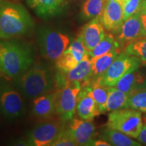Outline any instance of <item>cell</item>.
I'll return each mask as SVG.
<instances>
[{
	"instance_id": "cell-1",
	"label": "cell",
	"mask_w": 146,
	"mask_h": 146,
	"mask_svg": "<svg viewBox=\"0 0 146 146\" xmlns=\"http://www.w3.org/2000/svg\"><path fill=\"white\" fill-rule=\"evenodd\" d=\"M34 62L30 45L16 40L0 41V73L14 78L27 70Z\"/></svg>"
},
{
	"instance_id": "cell-2",
	"label": "cell",
	"mask_w": 146,
	"mask_h": 146,
	"mask_svg": "<svg viewBox=\"0 0 146 146\" xmlns=\"http://www.w3.org/2000/svg\"><path fill=\"white\" fill-rule=\"evenodd\" d=\"M34 21L21 3L0 0V39H9L29 33Z\"/></svg>"
},
{
	"instance_id": "cell-3",
	"label": "cell",
	"mask_w": 146,
	"mask_h": 146,
	"mask_svg": "<svg viewBox=\"0 0 146 146\" xmlns=\"http://www.w3.org/2000/svg\"><path fill=\"white\" fill-rule=\"evenodd\" d=\"M54 78L50 69L41 62L31 65L21 79L24 92L30 98H37L50 93L54 85Z\"/></svg>"
},
{
	"instance_id": "cell-4",
	"label": "cell",
	"mask_w": 146,
	"mask_h": 146,
	"mask_svg": "<svg viewBox=\"0 0 146 146\" xmlns=\"http://www.w3.org/2000/svg\"><path fill=\"white\" fill-rule=\"evenodd\" d=\"M106 126L109 129L136 139L143 127L142 114L129 108L112 111L108 115Z\"/></svg>"
},
{
	"instance_id": "cell-5",
	"label": "cell",
	"mask_w": 146,
	"mask_h": 146,
	"mask_svg": "<svg viewBox=\"0 0 146 146\" xmlns=\"http://www.w3.org/2000/svg\"><path fill=\"white\" fill-rule=\"evenodd\" d=\"M37 40L40 53L49 60H57L70 43V38L67 35L47 27L39 29Z\"/></svg>"
},
{
	"instance_id": "cell-6",
	"label": "cell",
	"mask_w": 146,
	"mask_h": 146,
	"mask_svg": "<svg viewBox=\"0 0 146 146\" xmlns=\"http://www.w3.org/2000/svg\"><path fill=\"white\" fill-rule=\"evenodd\" d=\"M141 64L142 62L139 58L126 53H120L104 74L91 84H98L105 87H114L125 74L139 69Z\"/></svg>"
},
{
	"instance_id": "cell-7",
	"label": "cell",
	"mask_w": 146,
	"mask_h": 146,
	"mask_svg": "<svg viewBox=\"0 0 146 146\" xmlns=\"http://www.w3.org/2000/svg\"><path fill=\"white\" fill-rule=\"evenodd\" d=\"M65 128V122L58 116H51L42 119L41 123L38 124L29 134V145H50Z\"/></svg>"
},
{
	"instance_id": "cell-8",
	"label": "cell",
	"mask_w": 146,
	"mask_h": 146,
	"mask_svg": "<svg viewBox=\"0 0 146 146\" xmlns=\"http://www.w3.org/2000/svg\"><path fill=\"white\" fill-rule=\"evenodd\" d=\"M81 89L80 81L66 83L62 89L58 90L56 114L65 123L72 120L76 112L78 95Z\"/></svg>"
},
{
	"instance_id": "cell-9",
	"label": "cell",
	"mask_w": 146,
	"mask_h": 146,
	"mask_svg": "<svg viewBox=\"0 0 146 146\" xmlns=\"http://www.w3.org/2000/svg\"><path fill=\"white\" fill-rule=\"evenodd\" d=\"M23 100L17 91L8 85L0 88V110L5 117H18L23 112Z\"/></svg>"
},
{
	"instance_id": "cell-10",
	"label": "cell",
	"mask_w": 146,
	"mask_h": 146,
	"mask_svg": "<svg viewBox=\"0 0 146 146\" xmlns=\"http://www.w3.org/2000/svg\"><path fill=\"white\" fill-rule=\"evenodd\" d=\"M101 18L105 29L114 33H119L125 22L123 6L116 0H106Z\"/></svg>"
},
{
	"instance_id": "cell-11",
	"label": "cell",
	"mask_w": 146,
	"mask_h": 146,
	"mask_svg": "<svg viewBox=\"0 0 146 146\" xmlns=\"http://www.w3.org/2000/svg\"><path fill=\"white\" fill-rule=\"evenodd\" d=\"M104 27L102 22L101 16L95 18L85 25L81 29L79 36L87 52L95 48L105 36Z\"/></svg>"
},
{
	"instance_id": "cell-12",
	"label": "cell",
	"mask_w": 146,
	"mask_h": 146,
	"mask_svg": "<svg viewBox=\"0 0 146 146\" xmlns=\"http://www.w3.org/2000/svg\"><path fill=\"white\" fill-rule=\"evenodd\" d=\"M69 129L78 145H93L96 136V127L91 120L72 118Z\"/></svg>"
},
{
	"instance_id": "cell-13",
	"label": "cell",
	"mask_w": 146,
	"mask_h": 146,
	"mask_svg": "<svg viewBox=\"0 0 146 146\" xmlns=\"http://www.w3.org/2000/svg\"><path fill=\"white\" fill-rule=\"evenodd\" d=\"M144 36H146V35L142 25L140 12H139L124 22L118 39L122 43H129Z\"/></svg>"
},
{
	"instance_id": "cell-14",
	"label": "cell",
	"mask_w": 146,
	"mask_h": 146,
	"mask_svg": "<svg viewBox=\"0 0 146 146\" xmlns=\"http://www.w3.org/2000/svg\"><path fill=\"white\" fill-rule=\"evenodd\" d=\"M76 112L81 119L91 121L96 116L101 114L94 99L89 94L88 89L85 86H81L78 95Z\"/></svg>"
},
{
	"instance_id": "cell-15",
	"label": "cell",
	"mask_w": 146,
	"mask_h": 146,
	"mask_svg": "<svg viewBox=\"0 0 146 146\" xmlns=\"http://www.w3.org/2000/svg\"><path fill=\"white\" fill-rule=\"evenodd\" d=\"M58 90L43 96L37 97L33 101V112L39 119L51 117L56 114Z\"/></svg>"
},
{
	"instance_id": "cell-16",
	"label": "cell",
	"mask_w": 146,
	"mask_h": 146,
	"mask_svg": "<svg viewBox=\"0 0 146 146\" xmlns=\"http://www.w3.org/2000/svg\"><path fill=\"white\" fill-rule=\"evenodd\" d=\"M89 53L85 54L84 57L81 62L72 70L68 72L64 73L65 76L62 75V79L63 83H66L70 81H87L89 80L92 75V62L89 58Z\"/></svg>"
},
{
	"instance_id": "cell-17",
	"label": "cell",
	"mask_w": 146,
	"mask_h": 146,
	"mask_svg": "<svg viewBox=\"0 0 146 146\" xmlns=\"http://www.w3.org/2000/svg\"><path fill=\"white\" fill-rule=\"evenodd\" d=\"M29 6L40 17L48 18L58 15L62 10L59 0H27Z\"/></svg>"
},
{
	"instance_id": "cell-18",
	"label": "cell",
	"mask_w": 146,
	"mask_h": 146,
	"mask_svg": "<svg viewBox=\"0 0 146 146\" xmlns=\"http://www.w3.org/2000/svg\"><path fill=\"white\" fill-rule=\"evenodd\" d=\"M120 54L118 49H116L99 57L91 58L92 62V75L90 79L87 81L88 83H94L103 75Z\"/></svg>"
},
{
	"instance_id": "cell-19",
	"label": "cell",
	"mask_w": 146,
	"mask_h": 146,
	"mask_svg": "<svg viewBox=\"0 0 146 146\" xmlns=\"http://www.w3.org/2000/svg\"><path fill=\"white\" fill-rule=\"evenodd\" d=\"M146 86V79L138 69L127 73L122 77L114 87L127 94Z\"/></svg>"
},
{
	"instance_id": "cell-20",
	"label": "cell",
	"mask_w": 146,
	"mask_h": 146,
	"mask_svg": "<svg viewBox=\"0 0 146 146\" xmlns=\"http://www.w3.org/2000/svg\"><path fill=\"white\" fill-rule=\"evenodd\" d=\"M108 97L106 105V112L129 108V94L116 87H108Z\"/></svg>"
},
{
	"instance_id": "cell-21",
	"label": "cell",
	"mask_w": 146,
	"mask_h": 146,
	"mask_svg": "<svg viewBox=\"0 0 146 146\" xmlns=\"http://www.w3.org/2000/svg\"><path fill=\"white\" fill-rule=\"evenodd\" d=\"M102 139L114 146H141L142 144L131 139V137L114 129L106 128L102 133Z\"/></svg>"
},
{
	"instance_id": "cell-22",
	"label": "cell",
	"mask_w": 146,
	"mask_h": 146,
	"mask_svg": "<svg viewBox=\"0 0 146 146\" xmlns=\"http://www.w3.org/2000/svg\"><path fill=\"white\" fill-rule=\"evenodd\" d=\"M88 89L89 94L96 102L100 114L106 112V105L108 97V87L101 86L98 84H89V85H81Z\"/></svg>"
},
{
	"instance_id": "cell-23",
	"label": "cell",
	"mask_w": 146,
	"mask_h": 146,
	"mask_svg": "<svg viewBox=\"0 0 146 146\" xmlns=\"http://www.w3.org/2000/svg\"><path fill=\"white\" fill-rule=\"evenodd\" d=\"M106 1L104 0H86L82 5L81 16L84 20L93 19L101 16Z\"/></svg>"
},
{
	"instance_id": "cell-24",
	"label": "cell",
	"mask_w": 146,
	"mask_h": 146,
	"mask_svg": "<svg viewBox=\"0 0 146 146\" xmlns=\"http://www.w3.org/2000/svg\"><path fill=\"white\" fill-rule=\"evenodd\" d=\"M118 47L119 43L115 40L113 35L111 34H106L104 39L95 47L94 50L89 52V55L91 58L99 57L111 51L118 49Z\"/></svg>"
},
{
	"instance_id": "cell-25",
	"label": "cell",
	"mask_w": 146,
	"mask_h": 146,
	"mask_svg": "<svg viewBox=\"0 0 146 146\" xmlns=\"http://www.w3.org/2000/svg\"><path fill=\"white\" fill-rule=\"evenodd\" d=\"M125 53L139 58L142 64L146 62V36L127 43Z\"/></svg>"
},
{
	"instance_id": "cell-26",
	"label": "cell",
	"mask_w": 146,
	"mask_h": 146,
	"mask_svg": "<svg viewBox=\"0 0 146 146\" xmlns=\"http://www.w3.org/2000/svg\"><path fill=\"white\" fill-rule=\"evenodd\" d=\"M129 108L143 113L146 112V86L129 95Z\"/></svg>"
},
{
	"instance_id": "cell-27",
	"label": "cell",
	"mask_w": 146,
	"mask_h": 146,
	"mask_svg": "<svg viewBox=\"0 0 146 146\" xmlns=\"http://www.w3.org/2000/svg\"><path fill=\"white\" fill-rule=\"evenodd\" d=\"M78 64V61L72 53L66 50L56 60V68L60 71V72L62 73L68 72L76 67Z\"/></svg>"
},
{
	"instance_id": "cell-28",
	"label": "cell",
	"mask_w": 146,
	"mask_h": 146,
	"mask_svg": "<svg viewBox=\"0 0 146 146\" xmlns=\"http://www.w3.org/2000/svg\"><path fill=\"white\" fill-rule=\"evenodd\" d=\"M50 145L52 146H76L78 145L71 134L69 128L66 127Z\"/></svg>"
},
{
	"instance_id": "cell-29",
	"label": "cell",
	"mask_w": 146,
	"mask_h": 146,
	"mask_svg": "<svg viewBox=\"0 0 146 146\" xmlns=\"http://www.w3.org/2000/svg\"><path fill=\"white\" fill-rule=\"evenodd\" d=\"M143 0H128L123 5L124 21L133 14L140 12L143 5Z\"/></svg>"
},
{
	"instance_id": "cell-30",
	"label": "cell",
	"mask_w": 146,
	"mask_h": 146,
	"mask_svg": "<svg viewBox=\"0 0 146 146\" xmlns=\"http://www.w3.org/2000/svg\"><path fill=\"white\" fill-rule=\"evenodd\" d=\"M66 50L72 53L78 63L83 59L85 54L87 53V51L85 49V47H84V45L81 41V38L78 36L69 45L68 48L66 49Z\"/></svg>"
},
{
	"instance_id": "cell-31",
	"label": "cell",
	"mask_w": 146,
	"mask_h": 146,
	"mask_svg": "<svg viewBox=\"0 0 146 146\" xmlns=\"http://www.w3.org/2000/svg\"><path fill=\"white\" fill-rule=\"evenodd\" d=\"M136 139L141 143L146 145V125H143L139 135Z\"/></svg>"
},
{
	"instance_id": "cell-32",
	"label": "cell",
	"mask_w": 146,
	"mask_h": 146,
	"mask_svg": "<svg viewBox=\"0 0 146 146\" xmlns=\"http://www.w3.org/2000/svg\"><path fill=\"white\" fill-rule=\"evenodd\" d=\"M140 16H141L142 25H143V28L145 33L146 35V11L141 10L140 11Z\"/></svg>"
},
{
	"instance_id": "cell-33",
	"label": "cell",
	"mask_w": 146,
	"mask_h": 146,
	"mask_svg": "<svg viewBox=\"0 0 146 146\" xmlns=\"http://www.w3.org/2000/svg\"><path fill=\"white\" fill-rule=\"evenodd\" d=\"M93 145L96 146H110L111 145L108 142L105 141L104 139H100V140H95L94 142V144Z\"/></svg>"
},
{
	"instance_id": "cell-34",
	"label": "cell",
	"mask_w": 146,
	"mask_h": 146,
	"mask_svg": "<svg viewBox=\"0 0 146 146\" xmlns=\"http://www.w3.org/2000/svg\"><path fill=\"white\" fill-rule=\"evenodd\" d=\"M116 1H118V2H119L120 4H121L122 6H123V5L125 4L126 2H127L128 0H116Z\"/></svg>"
},
{
	"instance_id": "cell-35",
	"label": "cell",
	"mask_w": 146,
	"mask_h": 146,
	"mask_svg": "<svg viewBox=\"0 0 146 146\" xmlns=\"http://www.w3.org/2000/svg\"><path fill=\"white\" fill-rule=\"evenodd\" d=\"M141 10L146 11V0H143V5H142Z\"/></svg>"
},
{
	"instance_id": "cell-36",
	"label": "cell",
	"mask_w": 146,
	"mask_h": 146,
	"mask_svg": "<svg viewBox=\"0 0 146 146\" xmlns=\"http://www.w3.org/2000/svg\"><path fill=\"white\" fill-rule=\"evenodd\" d=\"M86 0H77V1L78 2H83V1H85Z\"/></svg>"
},
{
	"instance_id": "cell-37",
	"label": "cell",
	"mask_w": 146,
	"mask_h": 146,
	"mask_svg": "<svg viewBox=\"0 0 146 146\" xmlns=\"http://www.w3.org/2000/svg\"><path fill=\"white\" fill-rule=\"evenodd\" d=\"M59 1H60V2H61V3H63V1H64V0H59Z\"/></svg>"
},
{
	"instance_id": "cell-38",
	"label": "cell",
	"mask_w": 146,
	"mask_h": 146,
	"mask_svg": "<svg viewBox=\"0 0 146 146\" xmlns=\"http://www.w3.org/2000/svg\"><path fill=\"white\" fill-rule=\"evenodd\" d=\"M143 65L144 66H145V67H146V62H145V63H144V64H143Z\"/></svg>"
},
{
	"instance_id": "cell-39",
	"label": "cell",
	"mask_w": 146,
	"mask_h": 146,
	"mask_svg": "<svg viewBox=\"0 0 146 146\" xmlns=\"http://www.w3.org/2000/svg\"><path fill=\"white\" fill-rule=\"evenodd\" d=\"M104 1H106V0H104Z\"/></svg>"
}]
</instances>
